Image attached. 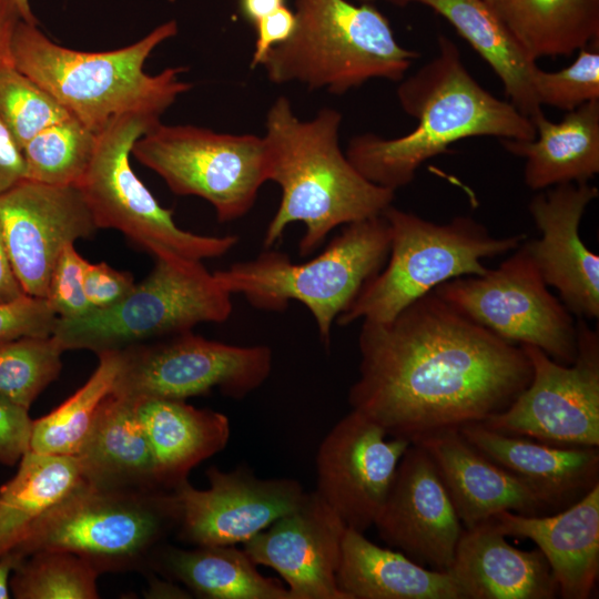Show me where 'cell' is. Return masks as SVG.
<instances>
[{
  "label": "cell",
  "mask_w": 599,
  "mask_h": 599,
  "mask_svg": "<svg viewBox=\"0 0 599 599\" xmlns=\"http://www.w3.org/2000/svg\"><path fill=\"white\" fill-rule=\"evenodd\" d=\"M358 349L351 410L389 437L410 441L499 414L532 375L520 345L476 323L435 291L389 321H363Z\"/></svg>",
  "instance_id": "cell-1"
},
{
  "label": "cell",
  "mask_w": 599,
  "mask_h": 599,
  "mask_svg": "<svg viewBox=\"0 0 599 599\" xmlns=\"http://www.w3.org/2000/svg\"><path fill=\"white\" fill-rule=\"evenodd\" d=\"M403 110L417 121L407 134L386 139L365 133L351 139L346 156L370 182L396 192L427 160L459 140L495 136L529 141L531 120L485 90L465 68L457 45L438 39V53L397 88Z\"/></svg>",
  "instance_id": "cell-2"
},
{
  "label": "cell",
  "mask_w": 599,
  "mask_h": 599,
  "mask_svg": "<svg viewBox=\"0 0 599 599\" xmlns=\"http://www.w3.org/2000/svg\"><path fill=\"white\" fill-rule=\"evenodd\" d=\"M341 122L342 114L331 108L300 120L285 97L270 108L263 136L266 177L280 186L281 201L263 237L265 248L301 222L298 253L309 256L334 229L382 215L392 205L395 192L367 180L342 152Z\"/></svg>",
  "instance_id": "cell-3"
},
{
  "label": "cell",
  "mask_w": 599,
  "mask_h": 599,
  "mask_svg": "<svg viewBox=\"0 0 599 599\" xmlns=\"http://www.w3.org/2000/svg\"><path fill=\"white\" fill-rule=\"evenodd\" d=\"M176 33L177 23L171 20L124 48L85 52L57 44L37 24L21 20L13 34L11 58L19 71L98 133L123 113L161 116L192 88L180 79L184 67L166 68L154 75L143 70L152 51Z\"/></svg>",
  "instance_id": "cell-4"
},
{
  "label": "cell",
  "mask_w": 599,
  "mask_h": 599,
  "mask_svg": "<svg viewBox=\"0 0 599 599\" xmlns=\"http://www.w3.org/2000/svg\"><path fill=\"white\" fill-rule=\"evenodd\" d=\"M296 27L261 65L275 84L300 82L343 94L370 79L400 81L419 53L402 47L374 6L295 0Z\"/></svg>",
  "instance_id": "cell-5"
},
{
  "label": "cell",
  "mask_w": 599,
  "mask_h": 599,
  "mask_svg": "<svg viewBox=\"0 0 599 599\" xmlns=\"http://www.w3.org/2000/svg\"><path fill=\"white\" fill-rule=\"evenodd\" d=\"M389 244L388 223L382 214L344 225L324 251L307 262L295 263L287 254L266 248L254 260L214 274L230 294H242L257 309L282 312L290 301L302 303L328 347L333 324L383 268Z\"/></svg>",
  "instance_id": "cell-6"
},
{
  "label": "cell",
  "mask_w": 599,
  "mask_h": 599,
  "mask_svg": "<svg viewBox=\"0 0 599 599\" xmlns=\"http://www.w3.org/2000/svg\"><path fill=\"white\" fill-rule=\"evenodd\" d=\"M383 215L390 235L387 261L338 315L341 326L389 321L447 281L486 273L484 260L512 252L526 240L525 234L495 236L470 216L439 224L393 205Z\"/></svg>",
  "instance_id": "cell-7"
},
{
  "label": "cell",
  "mask_w": 599,
  "mask_h": 599,
  "mask_svg": "<svg viewBox=\"0 0 599 599\" xmlns=\"http://www.w3.org/2000/svg\"><path fill=\"white\" fill-rule=\"evenodd\" d=\"M173 489H104L83 479L44 512L10 551H67L100 572L136 567L177 527Z\"/></svg>",
  "instance_id": "cell-8"
},
{
  "label": "cell",
  "mask_w": 599,
  "mask_h": 599,
  "mask_svg": "<svg viewBox=\"0 0 599 599\" xmlns=\"http://www.w3.org/2000/svg\"><path fill=\"white\" fill-rule=\"evenodd\" d=\"M232 311V294L202 261L156 257L122 301L78 317H58L52 337L63 351L100 354L189 332L200 323H222Z\"/></svg>",
  "instance_id": "cell-9"
},
{
  "label": "cell",
  "mask_w": 599,
  "mask_h": 599,
  "mask_svg": "<svg viewBox=\"0 0 599 599\" xmlns=\"http://www.w3.org/2000/svg\"><path fill=\"white\" fill-rule=\"evenodd\" d=\"M160 123V116L128 112L111 119L97 134L91 161L77 183L98 229L122 232L155 258L203 261L220 257L237 235H200L179 227L130 164L134 142Z\"/></svg>",
  "instance_id": "cell-10"
},
{
  "label": "cell",
  "mask_w": 599,
  "mask_h": 599,
  "mask_svg": "<svg viewBox=\"0 0 599 599\" xmlns=\"http://www.w3.org/2000/svg\"><path fill=\"white\" fill-rule=\"evenodd\" d=\"M131 153L173 193L207 201L220 222L247 214L267 182L265 142L253 134L160 122L134 142Z\"/></svg>",
  "instance_id": "cell-11"
},
{
  "label": "cell",
  "mask_w": 599,
  "mask_h": 599,
  "mask_svg": "<svg viewBox=\"0 0 599 599\" xmlns=\"http://www.w3.org/2000/svg\"><path fill=\"white\" fill-rule=\"evenodd\" d=\"M525 241L497 268L453 278L434 291L502 339L536 346L569 365L577 356V322L548 290Z\"/></svg>",
  "instance_id": "cell-12"
},
{
  "label": "cell",
  "mask_w": 599,
  "mask_h": 599,
  "mask_svg": "<svg viewBox=\"0 0 599 599\" xmlns=\"http://www.w3.org/2000/svg\"><path fill=\"white\" fill-rule=\"evenodd\" d=\"M112 394L125 398L185 400L217 388L241 399L271 374L268 346H237L210 341L192 331L144 342L124 349Z\"/></svg>",
  "instance_id": "cell-13"
},
{
  "label": "cell",
  "mask_w": 599,
  "mask_h": 599,
  "mask_svg": "<svg viewBox=\"0 0 599 599\" xmlns=\"http://www.w3.org/2000/svg\"><path fill=\"white\" fill-rule=\"evenodd\" d=\"M577 326V356L569 365L520 345L531 363L529 384L480 424L561 447H599V334L586 319L578 318Z\"/></svg>",
  "instance_id": "cell-14"
},
{
  "label": "cell",
  "mask_w": 599,
  "mask_h": 599,
  "mask_svg": "<svg viewBox=\"0 0 599 599\" xmlns=\"http://www.w3.org/2000/svg\"><path fill=\"white\" fill-rule=\"evenodd\" d=\"M98 230L75 185L23 179L0 194V237L24 294L44 298L62 253Z\"/></svg>",
  "instance_id": "cell-15"
},
{
  "label": "cell",
  "mask_w": 599,
  "mask_h": 599,
  "mask_svg": "<svg viewBox=\"0 0 599 599\" xmlns=\"http://www.w3.org/2000/svg\"><path fill=\"white\" fill-rule=\"evenodd\" d=\"M410 440L389 437L351 410L322 440L316 455V493L347 528L374 526Z\"/></svg>",
  "instance_id": "cell-16"
},
{
  "label": "cell",
  "mask_w": 599,
  "mask_h": 599,
  "mask_svg": "<svg viewBox=\"0 0 599 599\" xmlns=\"http://www.w3.org/2000/svg\"><path fill=\"white\" fill-rule=\"evenodd\" d=\"M210 487L187 479L173 488L180 507L177 537L193 546L244 544L303 501L306 491L295 479L258 478L248 467L206 470Z\"/></svg>",
  "instance_id": "cell-17"
},
{
  "label": "cell",
  "mask_w": 599,
  "mask_h": 599,
  "mask_svg": "<svg viewBox=\"0 0 599 599\" xmlns=\"http://www.w3.org/2000/svg\"><path fill=\"white\" fill-rule=\"evenodd\" d=\"M374 526L379 538L414 561L450 568L464 526L428 453L410 443Z\"/></svg>",
  "instance_id": "cell-18"
},
{
  "label": "cell",
  "mask_w": 599,
  "mask_h": 599,
  "mask_svg": "<svg viewBox=\"0 0 599 599\" xmlns=\"http://www.w3.org/2000/svg\"><path fill=\"white\" fill-rule=\"evenodd\" d=\"M599 191L588 182L565 183L539 192L529 202L540 238L526 246L545 283L577 318L599 317V256L579 234L581 219Z\"/></svg>",
  "instance_id": "cell-19"
},
{
  "label": "cell",
  "mask_w": 599,
  "mask_h": 599,
  "mask_svg": "<svg viewBox=\"0 0 599 599\" xmlns=\"http://www.w3.org/2000/svg\"><path fill=\"white\" fill-rule=\"evenodd\" d=\"M345 524L314 490L293 511L243 544L255 565L274 569L292 599H347L336 585Z\"/></svg>",
  "instance_id": "cell-20"
},
{
  "label": "cell",
  "mask_w": 599,
  "mask_h": 599,
  "mask_svg": "<svg viewBox=\"0 0 599 599\" xmlns=\"http://www.w3.org/2000/svg\"><path fill=\"white\" fill-rule=\"evenodd\" d=\"M430 456L464 528L501 511L550 514L527 486L474 447L459 428H445L414 439Z\"/></svg>",
  "instance_id": "cell-21"
},
{
  "label": "cell",
  "mask_w": 599,
  "mask_h": 599,
  "mask_svg": "<svg viewBox=\"0 0 599 599\" xmlns=\"http://www.w3.org/2000/svg\"><path fill=\"white\" fill-rule=\"evenodd\" d=\"M481 454L532 490L551 512L599 484L598 447H561L494 430L480 423L459 427Z\"/></svg>",
  "instance_id": "cell-22"
},
{
  "label": "cell",
  "mask_w": 599,
  "mask_h": 599,
  "mask_svg": "<svg viewBox=\"0 0 599 599\" xmlns=\"http://www.w3.org/2000/svg\"><path fill=\"white\" fill-rule=\"evenodd\" d=\"M506 536L532 540L564 599H588L599 573V484L572 505L544 515L501 511L493 517Z\"/></svg>",
  "instance_id": "cell-23"
},
{
  "label": "cell",
  "mask_w": 599,
  "mask_h": 599,
  "mask_svg": "<svg viewBox=\"0 0 599 599\" xmlns=\"http://www.w3.org/2000/svg\"><path fill=\"white\" fill-rule=\"evenodd\" d=\"M490 518L465 528L448 569L464 599H552L558 586L541 551L520 550Z\"/></svg>",
  "instance_id": "cell-24"
},
{
  "label": "cell",
  "mask_w": 599,
  "mask_h": 599,
  "mask_svg": "<svg viewBox=\"0 0 599 599\" xmlns=\"http://www.w3.org/2000/svg\"><path fill=\"white\" fill-rule=\"evenodd\" d=\"M130 399L149 439L159 484L165 489L186 480L192 468L229 443L230 420L222 413L181 399Z\"/></svg>",
  "instance_id": "cell-25"
},
{
  "label": "cell",
  "mask_w": 599,
  "mask_h": 599,
  "mask_svg": "<svg viewBox=\"0 0 599 599\" xmlns=\"http://www.w3.org/2000/svg\"><path fill=\"white\" fill-rule=\"evenodd\" d=\"M336 585L347 599H464L449 573L425 567L346 528Z\"/></svg>",
  "instance_id": "cell-26"
},
{
  "label": "cell",
  "mask_w": 599,
  "mask_h": 599,
  "mask_svg": "<svg viewBox=\"0 0 599 599\" xmlns=\"http://www.w3.org/2000/svg\"><path fill=\"white\" fill-rule=\"evenodd\" d=\"M530 120L536 129L532 140H501L508 152L525 159L529 189L583 183L599 173V99L568 111L557 123L542 112Z\"/></svg>",
  "instance_id": "cell-27"
},
{
  "label": "cell",
  "mask_w": 599,
  "mask_h": 599,
  "mask_svg": "<svg viewBox=\"0 0 599 599\" xmlns=\"http://www.w3.org/2000/svg\"><path fill=\"white\" fill-rule=\"evenodd\" d=\"M85 483L104 489L163 488L153 453L133 402L110 393L75 456ZM165 489V488H163Z\"/></svg>",
  "instance_id": "cell-28"
},
{
  "label": "cell",
  "mask_w": 599,
  "mask_h": 599,
  "mask_svg": "<svg viewBox=\"0 0 599 599\" xmlns=\"http://www.w3.org/2000/svg\"><path fill=\"white\" fill-rule=\"evenodd\" d=\"M419 3L445 18L500 79L509 102L531 119L541 111L534 78L538 65L484 0H390Z\"/></svg>",
  "instance_id": "cell-29"
},
{
  "label": "cell",
  "mask_w": 599,
  "mask_h": 599,
  "mask_svg": "<svg viewBox=\"0 0 599 599\" xmlns=\"http://www.w3.org/2000/svg\"><path fill=\"white\" fill-rule=\"evenodd\" d=\"M484 1L535 60L599 43V0Z\"/></svg>",
  "instance_id": "cell-30"
},
{
  "label": "cell",
  "mask_w": 599,
  "mask_h": 599,
  "mask_svg": "<svg viewBox=\"0 0 599 599\" xmlns=\"http://www.w3.org/2000/svg\"><path fill=\"white\" fill-rule=\"evenodd\" d=\"M160 559L165 572L202 598L292 599L283 583L264 577L235 545L165 547Z\"/></svg>",
  "instance_id": "cell-31"
},
{
  "label": "cell",
  "mask_w": 599,
  "mask_h": 599,
  "mask_svg": "<svg viewBox=\"0 0 599 599\" xmlns=\"http://www.w3.org/2000/svg\"><path fill=\"white\" fill-rule=\"evenodd\" d=\"M82 479L77 457L28 450L16 475L0 489V557Z\"/></svg>",
  "instance_id": "cell-32"
},
{
  "label": "cell",
  "mask_w": 599,
  "mask_h": 599,
  "mask_svg": "<svg viewBox=\"0 0 599 599\" xmlns=\"http://www.w3.org/2000/svg\"><path fill=\"white\" fill-rule=\"evenodd\" d=\"M98 356V367L87 383L48 415L33 420L30 450L57 456L78 455L119 372L118 351Z\"/></svg>",
  "instance_id": "cell-33"
},
{
  "label": "cell",
  "mask_w": 599,
  "mask_h": 599,
  "mask_svg": "<svg viewBox=\"0 0 599 599\" xmlns=\"http://www.w3.org/2000/svg\"><path fill=\"white\" fill-rule=\"evenodd\" d=\"M97 134L74 116L43 129L21 150L26 179L77 185L93 155Z\"/></svg>",
  "instance_id": "cell-34"
},
{
  "label": "cell",
  "mask_w": 599,
  "mask_h": 599,
  "mask_svg": "<svg viewBox=\"0 0 599 599\" xmlns=\"http://www.w3.org/2000/svg\"><path fill=\"white\" fill-rule=\"evenodd\" d=\"M100 573L72 552L38 551L13 569L10 588L18 599H97Z\"/></svg>",
  "instance_id": "cell-35"
},
{
  "label": "cell",
  "mask_w": 599,
  "mask_h": 599,
  "mask_svg": "<svg viewBox=\"0 0 599 599\" xmlns=\"http://www.w3.org/2000/svg\"><path fill=\"white\" fill-rule=\"evenodd\" d=\"M62 352L52 335L0 342V396L29 409L59 376Z\"/></svg>",
  "instance_id": "cell-36"
},
{
  "label": "cell",
  "mask_w": 599,
  "mask_h": 599,
  "mask_svg": "<svg viewBox=\"0 0 599 599\" xmlns=\"http://www.w3.org/2000/svg\"><path fill=\"white\" fill-rule=\"evenodd\" d=\"M73 116L12 63L0 67V119L22 148L43 129Z\"/></svg>",
  "instance_id": "cell-37"
},
{
  "label": "cell",
  "mask_w": 599,
  "mask_h": 599,
  "mask_svg": "<svg viewBox=\"0 0 599 599\" xmlns=\"http://www.w3.org/2000/svg\"><path fill=\"white\" fill-rule=\"evenodd\" d=\"M577 58L559 71L538 68L534 87L540 105L571 111L586 102L599 99V45L578 50Z\"/></svg>",
  "instance_id": "cell-38"
},
{
  "label": "cell",
  "mask_w": 599,
  "mask_h": 599,
  "mask_svg": "<svg viewBox=\"0 0 599 599\" xmlns=\"http://www.w3.org/2000/svg\"><path fill=\"white\" fill-rule=\"evenodd\" d=\"M88 261L68 245L61 253L50 276L45 301L59 318H73L89 313L92 307L84 293Z\"/></svg>",
  "instance_id": "cell-39"
},
{
  "label": "cell",
  "mask_w": 599,
  "mask_h": 599,
  "mask_svg": "<svg viewBox=\"0 0 599 599\" xmlns=\"http://www.w3.org/2000/svg\"><path fill=\"white\" fill-rule=\"evenodd\" d=\"M57 319L45 298L24 294L0 303V342L23 336H51Z\"/></svg>",
  "instance_id": "cell-40"
},
{
  "label": "cell",
  "mask_w": 599,
  "mask_h": 599,
  "mask_svg": "<svg viewBox=\"0 0 599 599\" xmlns=\"http://www.w3.org/2000/svg\"><path fill=\"white\" fill-rule=\"evenodd\" d=\"M135 286L129 272L104 262L89 263L84 273V293L92 309L106 308L122 301Z\"/></svg>",
  "instance_id": "cell-41"
},
{
  "label": "cell",
  "mask_w": 599,
  "mask_h": 599,
  "mask_svg": "<svg viewBox=\"0 0 599 599\" xmlns=\"http://www.w3.org/2000/svg\"><path fill=\"white\" fill-rule=\"evenodd\" d=\"M27 408L0 396V463L13 465L30 450L33 420Z\"/></svg>",
  "instance_id": "cell-42"
},
{
  "label": "cell",
  "mask_w": 599,
  "mask_h": 599,
  "mask_svg": "<svg viewBox=\"0 0 599 599\" xmlns=\"http://www.w3.org/2000/svg\"><path fill=\"white\" fill-rule=\"evenodd\" d=\"M253 27L256 41L251 68L260 65L272 48L285 42L293 34L296 27L295 11L285 4L262 18Z\"/></svg>",
  "instance_id": "cell-43"
},
{
  "label": "cell",
  "mask_w": 599,
  "mask_h": 599,
  "mask_svg": "<svg viewBox=\"0 0 599 599\" xmlns=\"http://www.w3.org/2000/svg\"><path fill=\"white\" fill-rule=\"evenodd\" d=\"M26 179L22 151L0 119V194Z\"/></svg>",
  "instance_id": "cell-44"
},
{
  "label": "cell",
  "mask_w": 599,
  "mask_h": 599,
  "mask_svg": "<svg viewBox=\"0 0 599 599\" xmlns=\"http://www.w3.org/2000/svg\"><path fill=\"white\" fill-rule=\"evenodd\" d=\"M21 20V13L14 0H0V67L12 63V39Z\"/></svg>",
  "instance_id": "cell-45"
},
{
  "label": "cell",
  "mask_w": 599,
  "mask_h": 599,
  "mask_svg": "<svg viewBox=\"0 0 599 599\" xmlns=\"http://www.w3.org/2000/svg\"><path fill=\"white\" fill-rule=\"evenodd\" d=\"M24 295L4 251L0 237V303L13 301Z\"/></svg>",
  "instance_id": "cell-46"
},
{
  "label": "cell",
  "mask_w": 599,
  "mask_h": 599,
  "mask_svg": "<svg viewBox=\"0 0 599 599\" xmlns=\"http://www.w3.org/2000/svg\"><path fill=\"white\" fill-rule=\"evenodd\" d=\"M283 6L285 0H238L242 17L253 26Z\"/></svg>",
  "instance_id": "cell-47"
},
{
  "label": "cell",
  "mask_w": 599,
  "mask_h": 599,
  "mask_svg": "<svg viewBox=\"0 0 599 599\" xmlns=\"http://www.w3.org/2000/svg\"><path fill=\"white\" fill-rule=\"evenodd\" d=\"M21 560L22 559L13 552H8L0 557V599L9 598V578Z\"/></svg>",
  "instance_id": "cell-48"
},
{
  "label": "cell",
  "mask_w": 599,
  "mask_h": 599,
  "mask_svg": "<svg viewBox=\"0 0 599 599\" xmlns=\"http://www.w3.org/2000/svg\"><path fill=\"white\" fill-rule=\"evenodd\" d=\"M23 21L32 24H37V19L32 12L30 0H14Z\"/></svg>",
  "instance_id": "cell-49"
},
{
  "label": "cell",
  "mask_w": 599,
  "mask_h": 599,
  "mask_svg": "<svg viewBox=\"0 0 599 599\" xmlns=\"http://www.w3.org/2000/svg\"><path fill=\"white\" fill-rule=\"evenodd\" d=\"M359 1H363V2H369V1H373V0H359Z\"/></svg>",
  "instance_id": "cell-50"
}]
</instances>
